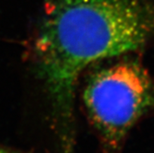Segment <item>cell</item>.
<instances>
[{"mask_svg": "<svg viewBox=\"0 0 154 153\" xmlns=\"http://www.w3.org/2000/svg\"><path fill=\"white\" fill-rule=\"evenodd\" d=\"M154 36V0H47L34 41L35 67L64 130L80 74Z\"/></svg>", "mask_w": 154, "mask_h": 153, "instance_id": "obj_1", "label": "cell"}, {"mask_svg": "<svg viewBox=\"0 0 154 153\" xmlns=\"http://www.w3.org/2000/svg\"><path fill=\"white\" fill-rule=\"evenodd\" d=\"M82 99L102 153H120L132 128L154 113V79L139 63L123 59L92 72Z\"/></svg>", "mask_w": 154, "mask_h": 153, "instance_id": "obj_2", "label": "cell"}, {"mask_svg": "<svg viewBox=\"0 0 154 153\" xmlns=\"http://www.w3.org/2000/svg\"><path fill=\"white\" fill-rule=\"evenodd\" d=\"M0 153H8V152L4 151V150H2V149H0Z\"/></svg>", "mask_w": 154, "mask_h": 153, "instance_id": "obj_3", "label": "cell"}]
</instances>
